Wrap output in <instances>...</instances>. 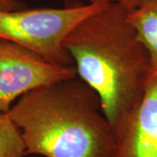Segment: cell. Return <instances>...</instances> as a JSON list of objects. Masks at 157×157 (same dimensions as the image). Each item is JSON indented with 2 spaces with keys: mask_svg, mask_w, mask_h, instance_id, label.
Masks as SVG:
<instances>
[{
  "mask_svg": "<svg viewBox=\"0 0 157 157\" xmlns=\"http://www.w3.org/2000/svg\"><path fill=\"white\" fill-rule=\"evenodd\" d=\"M26 8L19 0H0V11H11Z\"/></svg>",
  "mask_w": 157,
  "mask_h": 157,
  "instance_id": "obj_9",
  "label": "cell"
},
{
  "mask_svg": "<svg viewBox=\"0 0 157 157\" xmlns=\"http://www.w3.org/2000/svg\"><path fill=\"white\" fill-rule=\"evenodd\" d=\"M103 6L89 2L64 8L0 11V39L24 46L54 64L74 67L64 46L65 39L77 25Z\"/></svg>",
  "mask_w": 157,
  "mask_h": 157,
  "instance_id": "obj_3",
  "label": "cell"
},
{
  "mask_svg": "<svg viewBox=\"0 0 157 157\" xmlns=\"http://www.w3.org/2000/svg\"><path fill=\"white\" fill-rule=\"evenodd\" d=\"M22 134L7 113L0 111V157H25Z\"/></svg>",
  "mask_w": 157,
  "mask_h": 157,
  "instance_id": "obj_7",
  "label": "cell"
},
{
  "mask_svg": "<svg viewBox=\"0 0 157 157\" xmlns=\"http://www.w3.org/2000/svg\"><path fill=\"white\" fill-rule=\"evenodd\" d=\"M129 11L106 4L64 42L78 77L100 97L114 134L138 106L152 76L150 59L129 23Z\"/></svg>",
  "mask_w": 157,
  "mask_h": 157,
  "instance_id": "obj_1",
  "label": "cell"
},
{
  "mask_svg": "<svg viewBox=\"0 0 157 157\" xmlns=\"http://www.w3.org/2000/svg\"><path fill=\"white\" fill-rule=\"evenodd\" d=\"M111 157H157V74L138 106L114 134Z\"/></svg>",
  "mask_w": 157,
  "mask_h": 157,
  "instance_id": "obj_5",
  "label": "cell"
},
{
  "mask_svg": "<svg viewBox=\"0 0 157 157\" xmlns=\"http://www.w3.org/2000/svg\"><path fill=\"white\" fill-rule=\"evenodd\" d=\"M76 77L75 67L57 65L24 46L0 39L1 112H9L14 101L33 90Z\"/></svg>",
  "mask_w": 157,
  "mask_h": 157,
  "instance_id": "obj_4",
  "label": "cell"
},
{
  "mask_svg": "<svg viewBox=\"0 0 157 157\" xmlns=\"http://www.w3.org/2000/svg\"><path fill=\"white\" fill-rule=\"evenodd\" d=\"M128 21L148 53L152 74H157V0H140L128 11Z\"/></svg>",
  "mask_w": 157,
  "mask_h": 157,
  "instance_id": "obj_6",
  "label": "cell"
},
{
  "mask_svg": "<svg viewBox=\"0 0 157 157\" xmlns=\"http://www.w3.org/2000/svg\"><path fill=\"white\" fill-rule=\"evenodd\" d=\"M90 3H98V4H119L121 6L132 10L138 6L140 0H89Z\"/></svg>",
  "mask_w": 157,
  "mask_h": 157,
  "instance_id": "obj_8",
  "label": "cell"
},
{
  "mask_svg": "<svg viewBox=\"0 0 157 157\" xmlns=\"http://www.w3.org/2000/svg\"><path fill=\"white\" fill-rule=\"evenodd\" d=\"M26 155L111 157L114 133L94 90L78 77L21 96L7 113Z\"/></svg>",
  "mask_w": 157,
  "mask_h": 157,
  "instance_id": "obj_2",
  "label": "cell"
}]
</instances>
